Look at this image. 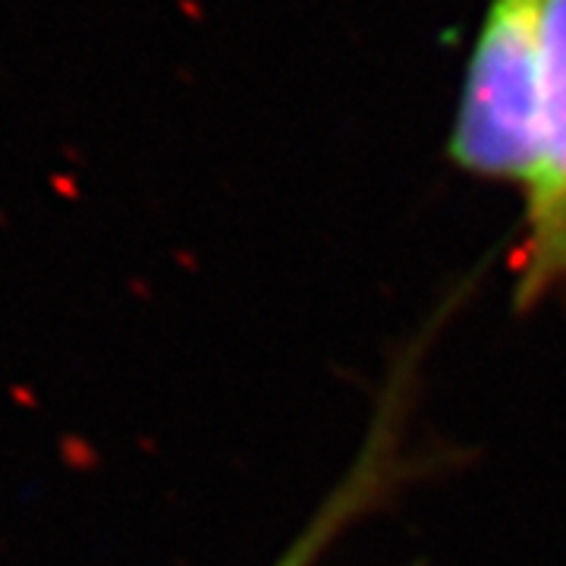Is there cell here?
Here are the masks:
<instances>
[{
  "instance_id": "6da1fadb",
  "label": "cell",
  "mask_w": 566,
  "mask_h": 566,
  "mask_svg": "<svg viewBox=\"0 0 566 566\" xmlns=\"http://www.w3.org/2000/svg\"><path fill=\"white\" fill-rule=\"evenodd\" d=\"M551 3H485L444 142V158L463 177L520 192L528 182Z\"/></svg>"
},
{
  "instance_id": "7a4b0ae2",
  "label": "cell",
  "mask_w": 566,
  "mask_h": 566,
  "mask_svg": "<svg viewBox=\"0 0 566 566\" xmlns=\"http://www.w3.org/2000/svg\"><path fill=\"white\" fill-rule=\"evenodd\" d=\"M444 303L450 305H441L438 315L394 356L353 463L346 465L337 485L327 491L318 510L308 516V523L293 535V542L283 547L271 566H318L340 545L349 528H356L371 513L390 504L416 475L428 469V460H422L419 450L412 447L409 424L416 412L424 356L441 322L460 303V296H450Z\"/></svg>"
},
{
  "instance_id": "3957f363",
  "label": "cell",
  "mask_w": 566,
  "mask_h": 566,
  "mask_svg": "<svg viewBox=\"0 0 566 566\" xmlns=\"http://www.w3.org/2000/svg\"><path fill=\"white\" fill-rule=\"evenodd\" d=\"M513 243V308L535 312L566 293V0L551 3L538 82L535 161Z\"/></svg>"
}]
</instances>
